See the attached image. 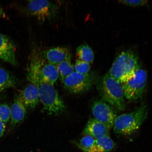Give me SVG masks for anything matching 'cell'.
<instances>
[{"label":"cell","instance_id":"obj_24","mask_svg":"<svg viewBox=\"0 0 152 152\" xmlns=\"http://www.w3.org/2000/svg\"><path fill=\"white\" fill-rule=\"evenodd\" d=\"M0 18L5 19H8V16L6 14L4 11L3 10L1 5H0Z\"/></svg>","mask_w":152,"mask_h":152},{"label":"cell","instance_id":"obj_19","mask_svg":"<svg viewBox=\"0 0 152 152\" xmlns=\"http://www.w3.org/2000/svg\"><path fill=\"white\" fill-rule=\"evenodd\" d=\"M95 140L91 136L85 135L77 142L78 147L85 152H91Z\"/></svg>","mask_w":152,"mask_h":152},{"label":"cell","instance_id":"obj_15","mask_svg":"<svg viewBox=\"0 0 152 152\" xmlns=\"http://www.w3.org/2000/svg\"><path fill=\"white\" fill-rule=\"evenodd\" d=\"M115 143L110 136L95 140L91 152H109L115 147Z\"/></svg>","mask_w":152,"mask_h":152},{"label":"cell","instance_id":"obj_1","mask_svg":"<svg viewBox=\"0 0 152 152\" xmlns=\"http://www.w3.org/2000/svg\"><path fill=\"white\" fill-rule=\"evenodd\" d=\"M27 78L30 82L39 81L38 83L52 85L58 78L56 66L47 62L42 53L37 48L34 49L31 52L28 67Z\"/></svg>","mask_w":152,"mask_h":152},{"label":"cell","instance_id":"obj_11","mask_svg":"<svg viewBox=\"0 0 152 152\" xmlns=\"http://www.w3.org/2000/svg\"><path fill=\"white\" fill-rule=\"evenodd\" d=\"M18 97L26 108L30 109H35L39 100L37 86L34 83H30L21 91Z\"/></svg>","mask_w":152,"mask_h":152},{"label":"cell","instance_id":"obj_9","mask_svg":"<svg viewBox=\"0 0 152 152\" xmlns=\"http://www.w3.org/2000/svg\"><path fill=\"white\" fill-rule=\"evenodd\" d=\"M92 111L94 118L110 129L113 128L117 116L112 106L103 100H99L93 104Z\"/></svg>","mask_w":152,"mask_h":152},{"label":"cell","instance_id":"obj_21","mask_svg":"<svg viewBox=\"0 0 152 152\" xmlns=\"http://www.w3.org/2000/svg\"><path fill=\"white\" fill-rule=\"evenodd\" d=\"M11 108L6 104H0V121L6 123L10 119Z\"/></svg>","mask_w":152,"mask_h":152},{"label":"cell","instance_id":"obj_5","mask_svg":"<svg viewBox=\"0 0 152 152\" xmlns=\"http://www.w3.org/2000/svg\"><path fill=\"white\" fill-rule=\"evenodd\" d=\"M39 100L43 109L49 115H58L65 111L66 107L63 100L59 95L54 85L39 82Z\"/></svg>","mask_w":152,"mask_h":152},{"label":"cell","instance_id":"obj_3","mask_svg":"<svg viewBox=\"0 0 152 152\" xmlns=\"http://www.w3.org/2000/svg\"><path fill=\"white\" fill-rule=\"evenodd\" d=\"M147 107L142 104L131 113L117 116L113 127L116 134L127 136L137 131L147 118Z\"/></svg>","mask_w":152,"mask_h":152},{"label":"cell","instance_id":"obj_17","mask_svg":"<svg viewBox=\"0 0 152 152\" xmlns=\"http://www.w3.org/2000/svg\"><path fill=\"white\" fill-rule=\"evenodd\" d=\"M56 66L58 78L62 82L75 72L74 66L72 63L71 58L57 64Z\"/></svg>","mask_w":152,"mask_h":152},{"label":"cell","instance_id":"obj_6","mask_svg":"<svg viewBox=\"0 0 152 152\" xmlns=\"http://www.w3.org/2000/svg\"><path fill=\"white\" fill-rule=\"evenodd\" d=\"M26 10L28 15L35 17L40 23L52 20L58 14L59 7L54 2L46 0L28 1Z\"/></svg>","mask_w":152,"mask_h":152},{"label":"cell","instance_id":"obj_10","mask_svg":"<svg viewBox=\"0 0 152 152\" xmlns=\"http://www.w3.org/2000/svg\"><path fill=\"white\" fill-rule=\"evenodd\" d=\"M0 59L14 66L18 64L16 48L14 42L6 35L0 33Z\"/></svg>","mask_w":152,"mask_h":152},{"label":"cell","instance_id":"obj_4","mask_svg":"<svg viewBox=\"0 0 152 152\" xmlns=\"http://www.w3.org/2000/svg\"><path fill=\"white\" fill-rule=\"evenodd\" d=\"M98 87L102 100L118 111L125 109V98L122 84L107 73L101 80Z\"/></svg>","mask_w":152,"mask_h":152},{"label":"cell","instance_id":"obj_8","mask_svg":"<svg viewBox=\"0 0 152 152\" xmlns=\"http://www.w3.org/2000/svg\"><path fill=\"white\" fill-rule=\"evenodd\" d=\"M95 81L93 73L81 74L74 72L62 82L66 90L73 94H80L89 90Z\"/></svg>","mask_w":152,"mask_h":152},{"label":"cell","instance_id":"obj_13","mask_svg":"<svg viewBox=\"0 0 152 152\" xmlns=\"http://www.w3.org/2000/svg\"><path fill=\"white\" fill-rule=\"evenodd\" d=\"M110 129L94 118L89 120L83 130L85 135L92 137L95 139L110 136Z\"/></svg>","mask_w":152,"mask_h":152},{"label":"cell","instance_id":"obj_14","mask_svg":"<svg viewBox=\"0 0 152 152\" xmlns=\"http://www.w3.org/2000/svg\"><path fill=\"white\" fill-rule=\"evenodd\" d=\"M26 113V107L19 99L18 96H17L11 108V128H14L23 121Z\"/></svg>","mask_w":152,"mask_h":152},{"label":"cell","instance_id":"obj_22","mask_svg":"<svg viewBox=\"0 0 152 152\" xmlns=\"http://www.w3.org/2000/svg\"><path fill=\"white\" fill-rule=\"evenodd\" d=\"M120 1L124 4L132 7L143 5L145 4L147 2V1L144 0H123Z\"/></svg>","mask_w":152,"mask_h":152},{"label":"cell","instance_id":"obj_2","mask_svg":"<svg viewBox=\"0 0 152 152\" xmlns=\"http://www.w3.org/2000/svg\"><path fill=\"white\" fill-rule=\"evenodd\" d=\"M139 67L137 57L132 51H126L115 59L108 73L122 84L134 77Z\"/></svg>","mask_w":152,"mask_h":152},{"label":"cell","instance_id":"obj_23","mask_svg":"<svg viewBox=\"0 0 152 152\" xmlns=\"http://www.w3.org/2000/svg\"><path fill=\"white\" fill-rule=\"evenodd\" d=\"M5 130V123L0 121V137L3 135Z\"/></svg>","mask_w":152,"mask_h":152},{"label":"cell","instance_id":"obj_20","mask_svg":"<svg viewBox=\"0 0 152 152\" xmlns=\"http://www.w3.org/2000/svg\"><path fill=\"white\" fill-rule=\"evenodd\" d=\"M75 72L81 74L89 73L91 69V65L88 63L77 60L74 66Z\"/></svg>","mask_w":152,"mask_h":152},{"label":"cell","instance_id":"obj_12","mask_svg":"<svg viewBox=\"0 0 152 152\" xmlns=\"http://www.w3.org/2000/svg\"><path fill=\"white\" fill-rule=\"evenodd\" d=\"M42 53L43 58L47 62L55 66L72 58L70 51L65 47H53Z\"/></svg>","mask_w":152,"mask_h":152},{"label":"cell","instance_id":"obj_16","mask_svg":"<svg viewBox=\"0 0 152 152\" xmlns=\"http://www.w3.org/2000/svg\"><path fill=\"white\" fill-rule=\"evenodd\" d=\"M76 56L77 59L92 64L94 60V54L92 49L88 45H80L76 49Z\"/></svg>","mask_w":152,"mask_h":152},{"label":"cell","instance_id":"obj_7","mask_svg":"<svg viewBox=\"0 0 152 152\" xmlns=\"http://www.w3.org/2000/svg\"><path fill=\"white\" fill-rule=\"evenodd\" d=\"M147 72L140 66L134 77L122 84L125 98L134 101L141 98L147 86Z\"/></svg>","mask_w":152,"mask_h":152},{"label":"cell","instance_id":"obj_18","mask_svg":"<svg viewBox=\"0 0 152 152\" xmlns=\"http://www.w3.org/2000/svg\"><path fill=\"white\" fill-rule=\"evenodd\" d=\"M16 82L14 76L0 67V93L7 89L15 87Z\"/></svg>","mask_w":152,"mask_h":152}]
</instances>
